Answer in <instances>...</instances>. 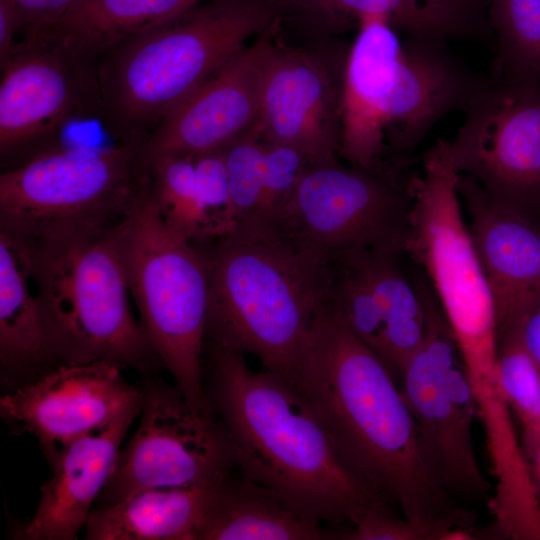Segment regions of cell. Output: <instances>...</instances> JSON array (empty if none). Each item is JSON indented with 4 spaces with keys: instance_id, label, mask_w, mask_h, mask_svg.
<instances>
[{
    "instance_id": "obj_10",
    "label": "cell",
    "mask_w": 540,
    "mask_h": 540,
    "mask_svg": "<svg viewBox=\"0 0 540 540\" xmlns=\"http://www.w3.org/2000/svg\"><path fill=\"white\" fill-rule=\"evenodd\" d=\"M426 309L420 348L400 377V390L416 425L424 461L454 500L488 498L490 483L476 458L472 427L477 404L451 326L433 292L417 281Z\"/></svg>"
},
{
    "instance_id": "obj_20",
    "label": "cell",
    "mask_w": 540,
    "mask_h": 540,
    "mask_svg": "<svg viewBox=\"0 0 540 540\" xmlns=\"http://www.w3.org/2000/svg\"><path fill=\"white\" fill-rule=\"evenodd\" d=\"M152 165L151 197L174 234L205 247L234 230L223 152L162 157Z\"/></svg>"
},
{
    "instance_id": "obj_3",
    "label": "cell",
    "mask_w": 540,
    "mask_h": 540,
    "mask_svg": "<svg viewBox=\"0 0 540 540\" xmlns=\"http://www.w3.org/2000/svg\"><path fill=\"white\" fill-rule=\"evenodd\" d=\"M397 31L383 18H362L346 53L339 156L349 165L408 158L439 120L464 109L482 79L447 40Z\"/></svg>"
},
{
    "instance_id": "obj_4",
    "label": "cell",
    "mask_w": 540,
    "mask_h": 540,
    "mask_svg": "<svg viewBox=\"0 0 540 540\" xmlns=\"http://www.w3.org/2000/svg\"><path fill=\"white\" fill-rule=\"evenodd\" d=\"M209 259L205 342L255 355L289 382L328 296L329 255L274 226L239 224L204 247Z\"/></svg>"
},
{
    "instance_id": "obj_6",
    "label": "cell",
    "mask_w": 540,
    "mask_h": 540,
    "mask_svg": "<svg viewBox=\"0 0 540 540\" xmlns=\"http://www.w3.org/2000/svg\"><path fill=\"white\" fill-rule=\"evenodd\" d=\"M119 224L22 238L30 250L32 288L57 367L109 361L142 376L164 368L130 310Z\"/></svg>"
},
{
    "instance_id": "obj_28",
    "label": "cell",
    "mask_w": 540,
    "mask_h": 540,
    "mask_svg": "<svg viewBox=\"0 0 540 540\" xmlns=\"http://www.w3.org/2000/svg\"><path fill=\"white\" fill-rule=\"evenodd\" d=\"M495 70L540 76V0H493Z\"/></svg>"
},
{
    "instance_id": "obj_2",
    "label": "cell",
    "mask_w": 540,
    "mask_h": 540,
    "mask_svg": "<svg viewBox=\"0 0 540 540\" xmlns=\"http://www.w3.org/2000/svg\"><path fill=\"white\" fill-rule=\"evenodd\" d=\"M244 355L204 344L205 393L228 432L235 466L308 520L356 525L385 499L352 471L296 389L271 371L251 370Z\"/></svg>"
},
{
    "instance_id": "obj_1",
    "label": "cell",
    "mask_w": 540,
    "mask_h": 540,
    "mask_svg": "<svg viewBox=\"0 0 540 540\" xmlns=\"http://www.w3.org/2000/svg\"><path fill=\"white\" fill-rule=\"evenodd\" d=\"M289 383L314 410L352 471L375 494L396 504L403 517L473 523V512L430 473L398 381L353 333L329 295Z\"/></svg>"
},
{
    "instance_id": "obj_11",
    "label": "cell",
    "mask_w": 540,
    "mask_h": 540,
    "mask_svg": "<svg viewBox=\"0 0 540 540\" xmlns=\"http://www.w3.org/2000/svg\"><path fill=\"white\" fill-rule=\"evenodd\" d=\"M409 159L384 165L311 164L273 226L326 254L354 248L404 251L411 206Z\"/></svg>"
},
{
    "instance_id": "obj_26",
    "label": "cell",
    "mask_w": 540,
    "mask_h": 540,
    "mask_svg": "<svg viewBox=\"0 0 540 540\" xmlns=\"http://www.w3.org/2000/svg\"><path fill=\"white\" fill-rule=\"evenodd\" d=\"M332 18L379 17L405 33L438 38L490 36L470 0H286Z\"/></svg>"
},
{
    "instance_id": "obj_25",
    "label": "cell",
    "mask_w": 540,
    "mask_h": 540,
    "mask_svg": "<svg viewBox=\"0 0 540 540\" xmlns=\"http://www.w3.org/2000/svg\"><path fill=\"white\" fill-rule=\"evenodd\" d=\"M205 1L76 0L62 18L44 29L97 59L118 42L169 22Z\"/></svg>"
},
{
    "instance_id": "obj_17",
    "label": "cell",
    "mask_w": 540,
    "mask_h": 540,
    "mask_svg": "<svg viewBox=\"0 0 540 540\" xmlns=\"http://www.w3.org/2000/svg\"><path fill=\"white\" fill-rule=\"evenodd\" d=\"M199 85L157 125L146 147L151 160L221 152L259 128L266 35Z\"/></svg>"
},
{
    "instance_id": "obj_23",
    "label": "cell",
    "mask_w": 540,
    "mask_h": 540,
    "mask_svg": "<svg viewBox=\"0 0 540 540\" xmlns=\"http://www.w3.org/2000/svg\"><path fill=\"white\" fill-rule=\"evenodd\" d=\"M320 523L291 510L269 489L229 473L204 515L195 540L332 539Z\"/></svg>"
},
{
    "instance_id": "obj_5",
    "label": "cell",
    "mask_w": 540,
    "mask_h": 540,
    "mask_svg": "<svg viewBox=\"0 0 540 540\" xmlns=\"http://www.w3.org/2000/svg\"><path fill=\"white\" fill-rule=\"evenodd\" d=\"M285 0H208L100 54L99 120L115 139L147 142L199 85L274 27Z\"/></svg>"
},
{
    "instance_id": "obj_15",
    "label": "cell",
    "mask_w": 540,
    "mask_h": 540,
    "mask_svg": "<svg viewBox=\"0 0 540 540\" xmlns=\"http://www.w3.org/2000/svg\"><path fill=\"white\" fill-rule=\"evenodd\" d=\"M122 370L109 361L58 366L8 390L0 398V416L13 433L33 435L46 457L141 412L142 390Z\"/></svg>"
},
{
    "instance_id": "obj_35",
    "label": "cell",
    "mask_w": 540,
    "mask_h": 540,
    "mask_svg": "<svg viewBox=\"0 0 540 540\" xmlns=\"http://www.w3.org/2000/svg\"><path fill=\"white\" fill-rule=\"evenodd\" d=\"M528 472L538 502L540 503V444L522 448Z\"/></svg>"
},
{
    "instance_id": "obj_13",
    "label": "cell",
    "mask_w": 540,
    "mask_h": 540,
    "mask_svg": "<svg viewBox=\"0 0 540 540\" xmlns=\"http://www.w3.org/2000/svg\"><path fill=\"white\" fill-rule=\"evenodd\" d=\"M463 111L450 141L459 174L540 223V76L493 69Z\"/></svg>"
},
{
    "instance_id": "obj_18",
    "label": "cell",
    "mask_w": 540,
    "mask_h": 540,
    "mask_svg": "<svg viewBox=\"0 0 540 540\" xmlns=\"http://www.w3.org/2000/svg\"><path fill=\"white\" fill-rule=\"evenodd\" d=\"M468 230L492 297L498 339L540 305V223L459 174Z\"/></svg>"
},
{
    "instance_id": "obj_19",
    "label": "cell",
    "mask_w": 540,
    "mask_h": 540,
    "mask_svg": "<svg viewBox=\"0 0 540 540\" xmlns=\"http://www.w3.org/2000/svg\"><path fill=\"white\" fill-rule=\"evenodd\" d=\"M139 415L128 413L106 429L47 455L51 477L40 487L34 515L17 529L15 538L76 539L113 473L126 432Z\"/></svg>"
},
{
    "instance_id": "obj_21",
    "label": "cell",
    "mask_w": 540,
    "mask_h": 540,
    "mask_svg": "<svg viewBox=\"0 0 540 540\" xmlns=\"http://www.w3.org/2000/svg\"><path fill=\"white\" fill-rule=\"evenodd\" d=\"M56 367L32 288L29 247L0 230L1 384L11 390Z\"/></svg>"
},
{
    "instance_id": "obj_12",
    "label": "cell",
    "mask_w": 540,
    "mask_h": 540,
    "mask_svg": "<svg viewBox=\"0 0 540 540\" xmlns=\"http://www.w3.org/2000/svg\"><path fill=\"white\" fill-rule=\"evenodd\" d=\"M0 69V156L10 168L58 146L72 121L99 120L97 59L48 29L23 34Z\"/></svg>"
},
{
    "instance_id": "obj_8",
    "label": "cell",
    "mask_w": 540,
    "mask_h": 540,
    "mask_svg": "<svg viewBox=\"0 0 540 540\" xmlns=\"http://www.w3.org/2000/svg\"><path fill=\"white\" fill-rule=\"evenodd\" d=\"M145 142L58 145L0 175V230L21 238L121 223L149 195Z\"/></svg>"
},
{
    "instance_id": "obj_9",
    "label": "cell",
    "mask_w": 540,
    "mask_h": 540,
    "mask_svg": "<svg viewBox=\"0 0 540 540\" xmlns=\"http://www.w3.org/2000/svg\"><path fill=\"white\" fill-rule=\"evenodd\" d=\"M450 140L439 139L410 177L404 253L427 274L458 343L498 336L492 297L458 192Z\"/></svg>"
},
{
    "instance_id": "obj_32",
    "label": "cell",
    "mask_w": 540,
    "mask_h": 540,
    "mask_svg": "<svg viewBox=\"0 0 540 540\" xmlns=\"http://www.w3.org/2000/svg\"><path fill=\"white\" fill-rule=\"evenodd\" d=\"M76 0H13L23 34L56 23Z\"/></svg>"
},
{
    "instance_id": "obj_22",
    "label": "cell",
    "mask_w": 540,
    "mask_h": 540,
    "mask_svg": "<svg viewBox=\"0 0 540 540\" xmlns=\"http://www.w3.org/2000/svg\"><path fill=\"white\" fill-rule=\"evenodd\" d=\"M226 476L203 485L147 488L113 506L95 507L85 525V539L195 540Z\"/></svg>"
},
{
    "instance_id": "obj_33",
    "label": "cell",
    "mask_w": 540,
    "mask_h": 540,
    "mask_svg": "<svg viewBox=\"0 0 540 540\" xmlns=\"http://www.w3.org/2000/svg\"><path fill=\"white\" fill-rule=\"evenodd\" d=\"M17 31L18 15L13 0H0V68L12 53Z\"/></svg>"
},
{
    "instance_id": "obj_31",
    "label": "cell",
    "mask_w": 540,
    "mask_h": 540,
    "mask_svg": "<svg viewBox=\"0 0 540 540\" xmlns=\"http://www.w3.org/2000/svg\"><path fill=\"white\" fill-rule=\"evenodd\" d=\"M389 502L373 504L354 528L335 533V539L346 540H445L447 534L462 526L454 520L422 522L396 517Z\"/></svg>"
},
{
    "instance_id": "obj_27",
    "label": "cell",
    "mask_w": 540,
    "mask_h": 540,
    "mask_svg": "<svg viewBox=\"0 0 540 540\" xmlns=\"http://www.w3.org/2000/svg\"><path fill=\"white\" fill-rule=\"evenodd\" d=\"M523 323L498 339L497 366L503 394L523 428L521 448L540 444V369L527 350Z\"/></svg>"
},
{
    "instance_id": "obj_34",
    "label": "cell",
    "mask_w": 540,
    "mask_h": 540,
    "mask_svg": "<svg viewBox=\"0 0 540 540\" xmlns=\"http://www.w3.org/2000/svg\"><path fill=\"white\" fill-rule=\"evenodd\" d=\"M523 340L540 369V305L524 320Z\"/></svg>"
},
{
    "instance_id": "obj_14",
    "label": "cell",
    "mask_w": 540,
    "mask_h": 540,
    "mask_svg": "<svg viewBox=\"0 0 540 540\" xmlns=\"http://www.w3.org/2000/svg\"><path fill=\"white\" fill-rule=\"evenodd\" d=\"M139 425L120 449L96 508L113 506L133 493L217 481L235 466L228 432L216 417L195 414L176 386L155 374L143 376Z\"/></svg>"
},
{
    "instance_id": "obj_16",
    "label": "cell",
    "mask_w": 540,
    "mask_h": 540,
    "mask_svg": "<svg viewBox=\"0 0 540 540\" xmlns=\"http://www.w3.org/2000/svg\"><path fill=\"white\" fill-rule=\"evenodd\" d=\"M342 76L343 69L335 73L315 55L277 46L266 35L262 138L301 151L312 164L338 163Z\"/></svg>"
},
{
    "instance_id": "obj_30",
    "label": "cell",
    "mask_w": 540,
    "mask_h": 540,
    "mask_svg": "<svg viewBox=\"0 0 540 540\" xmlns=\"http://www.w3.org/2000/svg\"><path fill=\"white\" fill-rule=\"evenodd\" d=\"M264 189L256 217L240 224L273 226L306 169L312 164L299 150L265 141Z\"/></svg>"
},
{
    "instance_id": "obj_7",
    "label": "cell",
    "mask_w": 540,
    "mask_h": 540,
    "mask_svg": "<svg viewBox=\"0 0 540 540\" xmlns=\"http://www.w3.org/2000/svg\"><path fill=\"white\" fill-rule=\"evenodd\" d=\"M120 257L144 335L197 415L215 413L203 384L209 308L204 247L174 234L149 195L117 228Z\"/></svg>"
},
{
    "instance_id": "obj_24",
    "label": "cell",
    "mask_w": 540,
    "mask_h": 540,
    "mask_svg": "<svg viewBox=\"0 0 540 540\" xmlns=\"http://www.w3.org/2000/svg\"><path fill=\"white\" fill-rule=\"evenodd\" d=\"M403 250L366 248L369 275L380 313L383 361L399 382L411 357L420 348L426 331V309L417 282L401 264Z\"/></svg>"
},
{
    "instance_id": "obj_29",
    "label": "cell",
    "mask_w": 540,
    "mask_h": 540,
    "mask_svg": "<svg viewBox=\"0 0 540 540\" xmlns=\"http://www.w3.org/2000/svg\"><path fill=\"white\" fill-rule=\"evenodd\" d=\"M222 152L237 226L253 220L259 211L264 189L265 142L258 128Z\"/></svg>"
}]
</instances>
